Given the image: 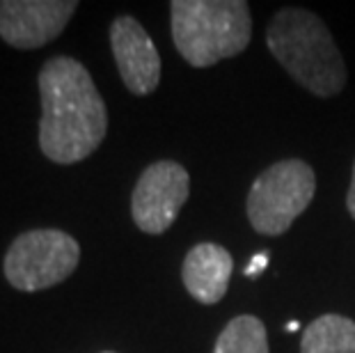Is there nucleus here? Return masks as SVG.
<instances>
[{
	"label": "nucleus",
	"mask_w": 355,
	"mask_h": 353,
	"mask_svg": "<svg viewBox=\"0 0 355 353\" xmlns=\"http://www.w3.org/2000/svg\"><path fill=\"white\" fill-rule=\"evenodd\" d=\"M40 147L60 165L85 161L108 133V110L89 71L78 60L58 55L40 71Z\"/></svg>",
	"instance_id": "f257e3e1"
},
{
	"label": "nucleus",
	"mask_w": 355,
	"mask_h": 353,
	"mask_svg": "<svg viewBox=\"0 0 355 353\" xmlns=\"http://www.w3.org/2000/svg\"><path fill=\"white\" fill-rule=\"evenodd\" d=\"M266 44L289 76L316 96H335L346 85V64L326 24L307 10L286 7L270 19Z\"/></svg>",
	"instance_id": "f03ea898"
},
{
	"label": "nucleus",
	"mask_w": 355,
	"mask_h": 353,
	"mask_svg": "<svg viewBox=\"0 0 355 353\" xmlns=\"http://www.w3.org/2000/svg\"><path fill=\"white\" fill-rule=\"evenodd\" d=\"M172 40L191 67H214L250 46L252 17L243 0H172Z\"/></svg>",
	"instance_id": "7ed1b4c3"
},
{
	"label": "nucleus",
	"mask_w": 355,
	"mask_h": 353,
	"mask_svg": "<svg viewBox=\"0 0 355 353\" xmlns=\"http://www.w3.org/2000/svg\"><path fill=\"white\" fill-rule=\"evenodd\" d=\"M316 193L314 170L300 159L277 161L254 179L248 193V221L263 236H282Z\"/></svg>",
	"instance_id": "20e7f679"
},
{
	"label": "nucleus",
	"mask_w": 355,
	"mask_h": 353,
	"mask_svg": "<svg viewBox=\"0 0 355 353\" xmlns=\"http://www.w3.org/2000/svg\"><path fill=\"white\" fill-rule=\"evenodd\" d=\"M80 246L62 230H33L17 236L5 255V277L19 291L51 289L76 271Z\"/></svg>",
	"instance_id": "39448f33"
},
{
	"label": "nucleus",
	"mask_w": 355,
	"mask_h": 353,
	"mask_svg": "<svg viewBox=\"0 0 355 353\" xmlns=\"http://www.w3.org/2000/svg\"><path fill=\"white\" fill-rule=\"evenodd\" d=\"M191 193V177L177 161H156L142 172L131 195V216L138 230L163 234L177 221Z\"/></svg>",
	"instance_id": "423d86ee"
},
{
	"label": "nucleus",
	"mask_w": 355,
	"mask_h": 353,
	"mask_svg": "<svg viewBox=\"0 0 355 353\" xmlns=\"http://www.w3.org/2000/svg\"><path fill=\"white\" fill-rule=\"evenodd\" d=\"M76 10V0H0V37L14 49H40L62 35Z\"/></svg>",
	"instance_id": "0eeeda50"
},
{
	"label": "nucleus",
	"mask_w": 355,
	"mask_h": 353,
	"mask_svg": "<svg viewBox=\"0 0 355 353\" xmlns=\"http://www.w3.org/2000/svg\"><path fill=\"white\" fill-rule=\"evenodd\" d=\"M110 46L128 92L135 96L152 94L161 83V55L140 21L133 17L112 21Z\"/></svg>",
	"instance_id": "6e6552de"
},
{
	"label": "nucleus",
	"mask_w": 355,
	"mask_h": 353,
	"mask_svg": "<svg viewBox=\"0 0 355 353\" xmlns=\"http://www.w3.org/2000/svg\"><path fill=\"white\" fill-rule=\"evenodd\" d=\"M234 259L227 248L218 243H198L191 248L181 266L184 287L198 303L216 305L227 294Z\"/></svg>",
	"instance_id": "1a4fd4ad"
},
{
	"label": "nucleus",
	"mask_w": 355,
	"mask_h": 353,
	"mask_svg": "<svg viewBox=\"0 0 355 353\" xmlns=\"http://www.w3.org/2000/svg\"><path fill=\"white\" fill-rule=\"evenodd\" d=\"M300 353H355V321L342 314H323L307 324Z\"/></svg>",
	"instance_id": "9d476101"
},
{
	"label": "nucleus",
	"mask_w": 355,
	"mask_h": 353,
	"mask_svg": "<svg viewBox=\"0 0 355 353\" xmlns=\"http://www.w3.org/2000/svg\"><path fill=\"white\" fill-rule=\"evenodd\" d=\"M214 353H268L263 321L252 314L234 317L218 335Z\"/></svg>",
	"instance_id": "9b49d317"
},
{
	"label": "nucleus",
	"mask_w": 355,
	"mask_h": 353,
	"mask_svg": "<svg viewBox=\"0 0 355 353\" xmlns=\"http://www.w3.org/2000/svg\"><path fill=\"white\" fill-rule=\"evenodd\" d=\"M266 266H268V252H257L254 257L250 259V264H248V268H245V275L248 277H257Z\"/></svg>",
	"instance_id": "f8f14e48"
},
{
	"label": "nucleus",
	"mask_w": 355,
	"mask_h": 353,
	"mask_svg": "<svg viewBox=\"0 0 355 353\" xmlns=\"http://www.w3.org/2000/svg\"><path fill=\"white\" fill-rule=\"evenodd\" d=\"M346 207H349V214L355 218V163H353V177H351L349 193H346Z\"/></svg>",
	"instance_id": "ddd939ff"
},
{
	"label": "nucleus",
	"mask_w": 355,
	"mask_h": 353,
	"mask_svg": "<svg viewBox=\"0 0 355 353\" xmlns=\"http://www.w3.org/2000/svg\"><path fill=\"white\" fill-rule=\"evenodd\" d=\"M286 330H289V333H293V330H298V321H289V324H286Z\"/></svg>",
	"instance_id": "4468645a"
},
{
	"label": "nucleus",
	"mask_w": 355,
	"mask_h": 353,
	"mask_svg": "<svg viewBox=\"0 0 355 353\" xmlns=\"http://www.w3.org/2000/svg\"><path fill=\"white\" fill-rule=\"evenodd\" d=\"M103 353H115V351H103Z\"/></svg>",
	"instance_id": "2eb2a0df"
}]
</instances>
